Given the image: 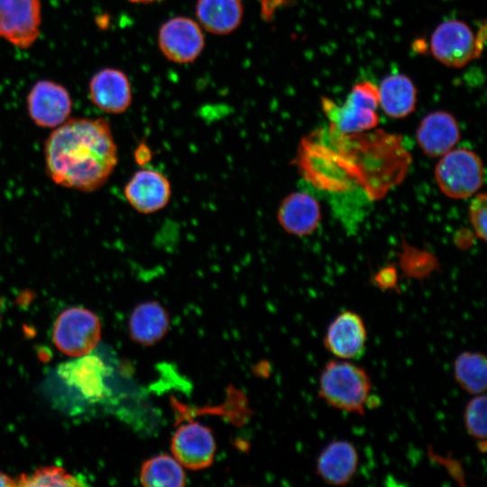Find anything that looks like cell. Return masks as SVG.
Segmentation results:
<instances>
[{
  "label": "cell",
  "instance_id": "obj_1",
  "mask_svg": "<svg viewBox=\"0 0 487 487\" xmlns=\"http://www.w3.org/2000/svg\"><path fill=\"white\" fill-rule=\"evenodd\" d=\"M44 159L56 184L85 192L98 189L118 163L110 124L104 118L66 120L47 138Z\"/></svg>",
  "mask_w": 487,
  "mask_h": 487
},
{
  "label": "cell",
  "instance_id": "obj_2",
  "mask_svg": "<svg viewBox=\"0 0 487 487\" xmlns=\"http://www.w3.org/2000/svg\"><path fill=\"white\" fill-rule=\"evenodd\" d=\"M372 388L363 367L349 360L332 359L321 370L317 396L335 409L364 416Z\"/></svg>",
  "mask_w": 487,
  "mask_h": 487
},
{
  "label": "cell",
  "instance_id": "obj_3",
  "mask_svg": "<svg viewBox=\"0 0 487 487\" xmlns=\"http://www.w3.org/2000/svg\"><path fill=\"white\" fill-rule=\"evenodd\" d=\"M321 106L334 135L360 133L377 126L380 122L376 112L378 87L369 81L355 84L341 106L327 97L321 98Z\"/></svg>",
  "mask_w": 487,
  "mask_h": 487
},
{
  "label": "cell",
  "instance_id": "obj_4",
  "mask_svg": "<svg viewBox=\"0 0 487 487\" xmlns=\"http://www.w3.org/2000/svg\"><path fill=\"white\" fill-rule=\"evenodd\" d=\"M483 165L478 155L464 148L452 149L436 166L435 179L440 190L448 198L472 197L483 183Z\"/></svg>",
  "mask_w": 487,
  "mask_h": 487
},
{
  "label": "cell",
  "instance_id": "obj_5",
  "mask_svg": "<svg viewBox=\"0 0 487 487\" xmlns=\"http://www.w3.org/2000/svg\"><path fill=\"white\" fill-rule=\"evenodd\" d=\"M55 346L66 355L79 357L90 354L101 338V324L90 310L72 307L57 317L52 333Z\"/></svg>",
  "mask_w": 487,
  "mask_h": 487
},
{
  "label": "cell",
  "instance_id": "obj_6",
  "mask_svg": "<svg viewBox=\"0 0 487 487\" xmlns=\"http://www.w3.org/2000/svg\"><path fill=\"white\" fill-rule=\"evenodd\" d=\"M430 51L439 62L452 68H462L481 55L476 34L468 24L455 19L441 23L434 30Z\"/></svg>",
  "mask_w": 487,
  "mask_h": 487
},
{
  "label": "cell",
  "instance_id": "obj_7",
  "mask_svg": "<svg viewBox=\"0 0 487 487\" xmlns=\"http://www.w3.org/2000/svg\"><path fill=\"white\" fill-rule=\"evenodd\" d=\"M157 41L163 56L178 64L193 62L205 47L201 26L187 16H175L163 23Z\"/></svg>",
  "mask_w": 487,
  "mask_h": 487
},
{
  "label": "cell",
  "instance_id": "obj_8",
  "mask_svg": "<svg viewBox=\"0 0 487 487\" xmlns=\"http://www.w3.org/2000/svg\"><path fill=\"white\" fill-rule=\"evenodd\" d=\"M40 0H0V38L27 49L40 35Z\"/></svg>",
  "mask_w": 487,
  "mask_h": 487
},
{
  "label": "cell",
  "instance_id": "obj_9",
  "mask_svg": "<svg viewBox=\"0 0 487 487\" xmlns=\"http://www.w3.org/2000/svg\"><path fill=\"white\" fill-rule=\"evenodd\" d=\"M367 337V327L363 317L354 311L345 310L328 325L323 345L335 357L352 361L363 355Z\"/></svg>",
  "mask_w": 487,
  "mask_h": 487
},
{
  "label": "cell",
  "instance_id": "obj_10",
  "mask_svg": "<svg viewBox=\"0 0 487 487\" xmlns=\"http://www.w3.org/2000/svg\"><path fill=\"white\" fill-rule=\"evenodd\" d=\"M27 110L39 126L56 128L68 120L72 110V100L68 90L51 80H40L30 90Z\"/></svg>",
  "mask_w": 487,
  "mask_h": 487
},
{
  "label": "cell",
  "instance_id": "obj_11",
  "mask_svg": "<svg viewBox=\"0 0 487 487\" xmlns=\"http://www.w3.org/2000/svg\"><path fill=\"white\" fill-rule=\"evenodd\" d=\"M177 461L190 470L210 466L216 453L212 429L198 422L183 424L175 431L170 444Z\"/></svg>",
  "mask_w": 487,
  "mask_h": 487
},
{
  "label": "cell",
  "instance_id": "obj_12",
  "mask_svg": "<svg viewBox=\"0 0 487 487\" xmlns=\"http://www.w3.org/2000/svg\"><path fill=\"white\" fill-rule=\"evenodd\" d=\"M171 184L162 172L149 168L135 171L124 188L128 204L141 214L163 209L171 198Z\"/></svg>",
  "mask_w": 487,
  "mask_h": 487
},
{
  "label": "cell",
  "instance_id": "obj_13",
  "mask_svg": "<svg viewBox=\"0 0 487 487\" xmlns=\"http://www.w3.org/2000/svg\"><path fill=\"white\" fill-rule=\"evenodd\" d=\"M88 94L93 105L113 115L125 112L133 98L127 76L122 70L113 68L102 69L92 77Z\"/></svg>",
  "mask_w": 487,
  "mask_h": 487
},
{
  "label": "cell",
  "instance_id": "obj_14",
  "mask_svg": "<svg viewBox=\"0 0 487 487\" xmlns=\"http://www.w3.org/2000/svg\"><path fill=\"white\" fill-rule=\"evenodd\" d=\"M359 464L356 446L345 439L329 442L316 461V474L326 483L345 486L354 477Z\"/></svg>",
  "mask_w": 487,
  "mask_h": 487
},
{
  "label": "cell",
  "instance_id": "obj_15",
  "mask_svg": "<svg viewBox=\"0 0 487 487\" xmlns=\"http://www.w3.org/2000/svg\"><path fill=\"white\" fill-rule=\"evenodd\" d=\"M321 210L316 198L302 191L286 196L280 203L277 220L280 227L295 236L312 234L320 222Z\"/></svg>",
  "mask_w": 487,
  "mask_h": 487
},
{
  "label": "cell",
  "instance_id": "obj_16",
  "mask_svg": "<svg viewBox=\"0 0 487 487\" xmlns=\"http://www.w3.org/2000/svg\"><path fill=\"white\" fill-rule=\"evenodd\" d=\"M416 137L422 152L429 157H440L452 150L460 138L455 118L446 111H435L420 122Z\"/></svg>",
  "mask_w": 487,
  "mask_h": 487
},
{
  "label": "cell",
  "instance_id": "obj_17",
  "mask_svg": "<svg viewBox=\"0 0 487 487\" xmlns=\"http://www.w3.org/2000/svg\"><path fill=\"white\" fill-rule=\"evenodd\" d=\"M61 379L89 399H99L106 392V367L95 355L86 354L63 363L59 368Z\"/></svg>",
  "mask_w": 487,
  "mask_h": 487
},
{
  "label": "cell",
  "instance_id": "obj_18",
  "mask_svg": "<svg viewBox=\"0 0 487 487\" xmlns=\"http://www.w3.org/2000/svg\"><path fill=\"white\" fill-rule=\"evenodd\" d=\"M170 326L169 313L156 300L139 303L129 318V332L133 341L152 345L162 339Z\"/></svg>",
  "mask_w": 487,
  "mask_h": 487
},
{
  "label": "cell",
  "instance_id": "obj_19",
  "mask_svg": "<svg viewBox=\"0 0 487 487\" xmlns=\"http://www.w3.org/2000/svg\"><path fill=\"white\" fill-rule=\"evenodd\" d=\"M195 14L206 31L227 35L241 25L244 5L241 0H197Z\"/></svg>",
  "mask_w": 487,
  "mask_h": 487
},
{
  "label": "cell",
  "instance_id": "obj_20",
  "mask_svg": "<svg viewBox=\"0 0 487 487\" xmlns=\"http://www.w3.org/2000/svg\"><path fill=\"white\" fill-rule=\"evenodd\" d=\"M417 92L414 83L406 75H390L378 87L379 106L391 117H406L416 108Z\"/></svg>",
  "mask_w": 487,
  "mask_h": 487
},
{
  "label": "cell",
  "instance_id": "obj_21",
  "mask_svg": "<svg viewBox=\"0 0 487 487\" xmlns=\"http://www.w3.org/2000/svg\"><path fill=\"white\" fill-rule=\"evenodd\" d=\"M454 378L467 393H484L487 386L486 356L476 351H464L454 361Z\"/></svg>",
  "mask_w": 487,
  "mask_h": 487
},
{
  "label": "cell",
  "instance_id": "obj_22",
  "mask_svg": "<svg viewBox=\"0 0 487 487\" xmlns=\"http://www.w3.org/2000/svg\"><path fill=\"white\" fill-rule=\"evenodd\" d=\"M140 482L148 487H180L186 483V474L174 456L161 454L142 464Z\"/></svg>",
  "mask_w": 487,
  "mask_h": 487
},
{
  "label": "cell",
  "instance_id": "obj_23",
  "mask_svg": "<svg viewBox=\"0 0 487 487\" xmlns=\"http://www.w3.org/2000/svg\"><path fill=\"white\" fill-rule=\"evenodd\" d=\"M17 486H82L79 480L58 466H44L35 470L32 474H22L16 481Z\"/></svg>",
  "mask_w": 487,
  "mask_h": 487
},
{
  "label": "cell",
  "instance_id": "obj_24",
  "mask_svg": "<svg viewBox=\"0 0 487 487\" xmlns=\"http://www.w3.org/2000/svg\"><path fill=\"white\" fill-rule=\"evenodd\" d=\"M486 404L484 393L474 395L466 404L464 412V427L477 441L486 438Z\"/></svg>",
  "mask_w": 487,
  "mask_h": 487
},
{
  "label": "cell",
  "instance_id": "obj_25",
  "mask_svg": "<svg viewBox=\"0 0 487 487\" xmlns=\"http://www.w3.org/2000/svg\"><path fill=\"white\" fill-rule=\"evenodd\" d=\"M485 194L476 195L469 206V219L479 238L486 240L487 204Z\"/></svg>",
  "mask_w": 487,
  "mask_h": 487
},
{
  "label": "cell",
  "instance_id": "obj_26",
  "mask_svg": "<svg viewBox=\"0 0 487 487\" xmlns=\"http://www.w3.org/2000/svg\"><path fill=\"white\" fill-rule=\"evenodd\" d=\"M152 159L151 149L145 142H141L134 152V160L135 161L143 166L146 162L150 161Z\"/></svg>",
  "mask_w": 487,
  "mask_h": 487
},
{
  "label": "cell",
  "instance_id": "obj_27",
  "mask_svg": "<svg viewBox=\"0 0 487 487\" xmlns=\"http://www.w3.org/2000/svg\"><path fill=\"white\" fill-rule=\"evenodd\" d=\"M17 486L16 481L5 473L0 472V487Z\"/></svg>",
  "mask_w": 487,
  "mask_h": 487
},
{
  "label": "cell",
  "instance_id": "obj_28",
  "mask_svg": "<svg viewBox=\"0 0 487 487\" xmlns=\"http://www.w3.org/2000/svg\"><path fill=\"white\" fill-rule=\"evenodd\" d=\"M132 3H141V4H147V3H152V2H158L162 0H129Z\"/></svg>",
  "mask_w": 487,
  "mask_h": 487
},
{
  "label": "cell",
  "instance_id": "obj_29",
  "mask_svg": "<svg viewBox=\"0 0 487 487\" xmlns=\"http://www.w3.org/2000/svg\"><path fill=\"white\" fill-rule=\"evenodd\" d=\"M0 310H1V301H0ZM1 313V312H0Z\"/></svg>",
  "mask_w": 487,
  "mask_h": 487
}]
</instances>
